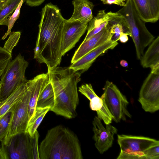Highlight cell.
Masks as SVG:
<instances>
[{"label": "cell", "instance_id": "cell-1", "mask_svg": "<svg viewBox=\"0 0 159 159\" xmlns=\"http://www.w3.org/2000/svg\"><path fill=\"white\" fill-rule=\"evenodd\" d=\"M65 20L57 5L49 3L42 9L34 58L40 63L45 64L48 69L57 66L61 62L62 56L61 45Z\"/></svg>", "mask_w": 159, "mask_h": 159}, {"label": "cell", "instance_id": "cell-2", "mask_svg": "<svg viewBox=\"0 0 159 159\" xmlns=\"http://www.w3.org/2000/svg\"><path fill=\"white\" fill-rule=\"evenodd\" d=\"M40 159H82L77 135L60 125L49 130L39 147Z\"/></svg>", "mask_w": 159, "mask_h": 159}, {"label": "cell", "instance_id": "cell-3", "mask_svg": "<svg viewBox=\"0 0 159 159\" xmlns=\"http://www.w3.org/2000/svg\"><path fill=\"white\" fill-rule=\"evenodd\" d=\"M117 12L123 16L126 21L129 36L132 38L135 46L137 58L140 60L145 48L155 37L139 16L132 0H127L125 6Z\"/></svg>", "mask_w": 159, "mask_h": 159}, {"label": "cell", "instance_id": "cell-4", "mask_svg": "<svg viewBox=\"0 0 159 159\" xmlns=\"http://www.w3.org/2000/svg\"><path fill=\"white\" fill-rule=\"evenodd\" d=\"M80 76V72H75L66 85L55 95L54 104L50 111L68 119L76 116L79 103L77 85L81 80Z\"/></svg>", "mask_w": 159, "mask_h": 159}, {"label": "cell", "instance_id": "cell-5", "mask_svg": "<svg viewBox=\"0 0 159 159\" xmlns=\"http://www.w3.org/2000/svg\"><path fill=\"white\" fill-rule=\"evenodd\" d=\"M29 62L20 53L8 63L1 77V101L7 97L19 85L28 81L25 74Z\"/></svg>", "mask_w": 159, "mask_h": 159}, {"label": "cell", "instance_id": "cell-6", "mask_svg": "<svg viewBox=\"0 0 159 159\" xmlns=\"http://www.w3.org/2000/svg\"><path fill=\"white\" fill-rule=\"evenodd\" d=\"M117 143L120 152L117 159H146L147 150L159 144L153 139L125 134L117 135Z\"/></svg>", "mask_w": 159, "mask_h": 159}, {"label": "cell", "instance_id": "cell-7", "mask_svg": "<svg viewBox=\"0 0 159 159\" xmlns=\"http://www.w3.org/2000/svg\"><path fill=\"white\" fill-rule=\"evenodd\" d=\"M103 90L101 97L112 116V120L118 123L121 120L125 121L126 117L131 118V115L127 109L129 102L116 85L107 80Z\"/></svg>", "mask_w": 159, "mask_h": 159}, {"label": "cell", "instance_id": "cell-8", "mask_svg": "<svg viewBox=\"0 0 159 159\" xmlns=\"http://www.w3.org/2000/svg\"><path fill=\"white\" fill-rule=\"evenodd\" d=\"M26 84V89L23 98L11 111V115L7 136L2 141L4 142L7 141L16 134L27 132V126L30 119L28 109L31 93L29 80Z\"/></svg>", "mask_w": 159, "mask_h": 159}, {"label": "cell", "instance_id": "cell-9", "mask_svg": "<svg viewBox=\"0 0 159 159\" xmlns=\"http://www.w3.org/2000/svg\"><path fill=\"white\" fill-rule=\"evenodd\" d=\"M138 101L145 111L152 113L159 109V72H151L140 89Z\"/></svg>", "mask_w": 159, "mask_h": 159}, {"label": "cell", "instance_id": "cell-10", "mask_svg": "<svg viewBox=\"0 0 159 159\" xmlns=\"http://www.w3.org/2000/svg\"><path fill=\"white\" fill-rule=\"evenodd\" d=\"M1 143V148L7 159H33L30 135L27 132L17 134Z\"/></svg>", "mask_w": 159, "mask_h": 159}, {"label": "cell", "instance_id": "cell-11", "mask_svg": "<svg viewBox=\"0 0 159 159\" xmlns=\"http://www.w3.org/2000/svg\"><path fill=\"white\" fill-rule=\"evenodd\" d=\"M88 25L78 20L69 21L65 19L61 45L62 56L75 46L87 30Z\"/></svg>", "mask_w": 159, "mask_h": 159}, {"label": "cell", "instance_id": "cell-12", "mask_svg": "<svg viewBox=\"0 0 159 159\" xmlns=\"http://www.w3.org/2000/svg\"><path fill=\"white\" fill-rule=\"evenodd\" d=\"M92 124L95 147L101 154H102L111 147L114 136L117 133V129L110 124L106 125L105 127L97 116L94 117Z\"/></svg>", "mask_w": 159, "mask_h": 159}, {"label": "cell", "instance_id": "cell-13", "mask_svg": "<svg viewBox=\"0 0 159 159\" xmlns=\"http://www.w3.org/2000/svg\"><path fill=\"white\" fill-rule=\"evenodd\" d=\"M107 24L101 31L87 40L83 41L75 51L71 61L73 63L92 50L111 40L113 35Z\"/></svg>", "mask_w": 159, "mask_h": 159}, {"label": "cell", "instance_id": "cell-14", "mask_svg": "<svg viewBox=\"0 0 159 159\" xmlns=\"http://www.w3.org/2000/svg\"><path fill=\"white\" fill-rule=\"evenodd\" d=\"M118 44L117 41L111 40L89 52L69 66L75 71H81L82 73L86 71L97 58L109 49H112Z\"/></svg>", "mask_w": 159, "mask_h": 159}, {"label": "cell", "instance_id": "cell-15", "mask_svg": "<svg viewBox=\"0 0 159 159\" xmlns=\"http://www.w3.org/2000/svg\"><path fill=\"white\" fill-rule=\"evenodd\" d=\"M140 18L145 22L155 23L159 19V0H132Z\"/></svg>", "mask_w": 159, "mask_h": 159}, {"label": "cell", "instance_id": "cell-16", "mask_svg": "<svg viewBox=\"0 0 159 159\" xmlns=\"http://www.w3.org/2000/svg\"><path fill=\"white\" fill-rule=\"evenodd\" d=\"M29 81L31 86V93L28 109L30 119L34 114L39 95L49 83L50 80L47 73L37 75Z\"/></svg>", "mask_w": 159, "mask_h": 159}, {"label": "cell", "instance_id": "cell-17", "mask_svg": "<svg viewBox=\"0 0 159 159\" xmlns=\"http://www.w3.org/2000/svg\"><path fill=\"white\" fill-rule=\"evenodd\" d=\"M72 4L74 7L73 14L67 20L79 21L88 24L93 18L92 11L94 5L89 0H73Z\"/></svg>", "mask_w": 159, "mask_h": 159}, {"label": "cell", "instance_id": "cell-18", "mask_svg": "<svg viewBox=\"0 0 159 159\" xmlns=\"http://www.w3.org/2000/svg\"><path fill=\"white\" fill-rule=\"evenodd\" d=\"M140 59L145 68H150L151 72H159V36L153 40Z\"/></svg>", "mask_w": 159, "mask_h": 159}, {"label": "cell", "instance_id": "cell-19", "mask_svg": "<svg viewBox=\"0 0 159 159\" xmlns=\"http://www.w3.org/2000/svg\"><path fill=\"white\" fill-rule=\"evenodd\" d=\"M108 16V25L109 31L113 35L111 40L117 41L121 33L127 34L130 35L126 21L123 16L117 12L111 11L107 12Z\"/></svg>", "mask_w": 159, "mask_h": 159}, {"label": "cell", "instance_id": "cell-20", "mask_svg": "<svg viewBox=\"0 0 159 159\" xmlns=\"http://www.w3.org/2000/svg\"><path fill=\"white\" fill-rule=\"evenodd\" d=\"M26 83L18 86L6 98L0 103V118L7 113L11 111L12 108L23 98L26 89Z\"/></svg>", "mask_w": 159, "mask_h": 159}, {"label": "cell", "instance_id": "cell-21", "mask_svg": "<svg viewBox=\"0 0 159 159\" xmlns=\"http://www.w3.org/2000/svg\"><path fill=\"white\" fill-rule=\"evenodd\" d=\"M108 14L105 10L98 11L96 16L93 17L88 24L87 33L84 41H85L101 31L107 24Z\"/></svg>", "mask_w": 159, "mask_h": 159}, {"label": "cell", "instance_id": "cell-22", "mask_svg": "<svg viewBox=\"0 0 159 159\" xmlns=\"http://www.w3.org/2000/svg\"><path fill=\"white\" fill-rule=\"evenodd\" d=\"M55 96L52 85L49 81L39 95L37 102L36 108L50 107L53 106Z\"/></svg>", "mask_w": 159, "mask_h": 159}, {"label": "cell", "instance_id": "cell-23", "mask_svg": "<svg viewBox=\"0 0 159 159\" xmlns=\"http://www.w3.org/2000/svg\"><path fill=\"white\" fill-rule=\"evenodd\" d=\"M50 107L36 108L34 115L30 119L27 125V132L32 136L37 129Z\"/></svg>", "mask_w": 159, "mask_h": 159}, {"label": "cell", "instance_id": "cell-24", "mask_svg": "<svg viewBox=\"0 0 159 159\" xmlns=\"http://www.w3.org/2000/svg\"><path fill=\"white\" fill-rule=\"evenodd\" d=\"M21 0H10L0 10V25H8V18L17 7Z\"/></svg>", "mask_w": 159, "mask_h": 159}, {"label": "cell", "instance_id": "cell-25", "mask_svg": "<svg viewBox=\"0 0 159 159\" xmlns=\"http://www.w3.org/2000/svg\"><path fill=\"white\" fill-rule=\"evenodd\" d=\"M19 31L11 32L9 36L5 42L3 48L11 53L14 48L17 44L20 37Z\"/></svg>", "mask_w": 159, "mask_h": 159}, {"label": "cell", "instance_id": "cell-26", "mask_svg": "<svg viewBox=\"0 0 159 159\" xmlns=\"http://www.w3.org/2000/svg\"><path fill=\"white\" fill-rule=\"evenodd\" d=\"M11 115V112L9 111L0 118V142L7 136Z\"/></svg>", "mask_w": 159, "mask_h": 159}, {"label": "cell", "instance_id": "cell-27", "mask_svg": "<svg viewBox=\"0 0 159 159\" xmlns=\"http://www.w3.org/2000/svg\"><path fill=\"white\" fill-rule=\"evenodd\" d=\"M24 1V0H21L12 14L9 17L8 22L7 30L2 38V39L4 40L6 39L11 32V30L15 23L19 17L20 9Z\"/></svg>", "mask_w": 159, "mask_h": 159}, {"label": "cell", "instance_id": "cell-28", "mask_svg": "<svg viewBox=\"0 0 159 159\" xmlns=\"http://www.w3.org/2000/svg\"><path fill=\"white\" fill-rule=\"evenodd\" d=\"M11 58V54L0 46V77L4 72Z\"/></svg>", "mask_w": 159, "mask_h": 159}, {"label": "cell", "instance_id": "cell-29", "mask_svg": "<svg viewBox=\"0 0 159 159\" xmlns=\"http://www.w3.org/2000/svg\"><path fill=\"white\" fill-rule=\"evenodd\" d=\"M39 133L36 130L32 136H30V145L33 159H40L38 141Z\"/></svg>", "mask_w": 159, "mask_h": 159}, {"label": "cell", "instance_id": "cell-30", "mask_svg": "<svg viewBox=\"0 0 159 159\" xmlns=\"http://www.w3.org/2000/svg\"><path fill=\"white\" fill-rule=\"evenodd\" d=\"M79 91L89 100L97 94L90 84H85L79 88Z\"/></svg>", "mask_w": 159, "mask_h": 159}, {"label": "cell", "instance_id": "cell-31", "mask_svg": "<svg viewBox=\"0 0 159 159\" xmlns=\"http://www.w3.org/2000/svg\"><path fill=\"white\" fill-rule=\"evenodd\" d=\"M145 157L146 159H159V144L154 145L148 149Z\"/></svg>", "mask_w": 159, "mask_h": 159}, {"label": "cell", "instance_id": "cell-32", "mask_svg": "<svg viewBox=\"0 0 159 159\" xmlns=\"http://www.w3.org/2000/svg\"><path fill=\"white\" fill-rule=\"evenodd\" d=\"M104 4H115L121 7L125 6L127 0H100Z\"/></svg>", "mask_w": 159, "mask_h": 159}, {"label": "cell", "instance_id": "cell-33", "mask_svg": "<svg viewBox=\"0 0 159 159\" xmlns=\"http://www.w3.org/2000/svg\"><path fill=\"white\" fill-rule=\"evenodd\" d=\"M45 0H26L27 5L31 7H35L39 6L42 4Z\"/></svg>", "mask_w": 159, "mask_h": 159}, {"label": "cell", "instance_id": "cell-34", "mask_svg": "<svg viewBox=\"0 0 159 159\" xmlns=\"http://www.w3.org/2000/svg\"><path fill=\"white\" fill-rule=\"evenodd\" d=\"M128 35L124 33H121L120 34L119 40L122 43H126L128 40Z\"/></svg>", "mask_w": 159, "mask_h": 159}, {"label": "cell", "instance_id": "cell-35", "mask_svg": "<svg viewBox=\"0 0 159 159\" xmlns=\"http://www.w3.org/2000/svg\"><path fill=\"white\" fill-rule=\"evenodd\" d=\"M0 159H7L5 154L1 147H0Z\"/></svg>", "mask_w": 159, "mask_h": 159}, {"label": "cell", "instance_id": "cell-36", "mask_svg": "<svg viewBox=\"0 0 159 159\" xmlns=\"http://www.w3.org/2000/svg\"><path fill=\"white\" fill-rule=\"evenodd\" d=\"M120 65L123 67H126L128 66V63L125 60H121L120 62Z\"/></svg>", "mask_w": 159, "mask_h": 159}, {"label": "cell", "instance_id": "cell-37", "mask_svg": "<svg viewBox=\"0 0 159 159\" xmlns=\"http://www.w3.org/2000/svg\"><path fill=\"white\" fill-rule=\"evenodd\" d=\"M2 86V84L0 82V103L1 101V90Z\"/></svg>", "mask_w": 159, "mask_h": 159}]
</instances>
